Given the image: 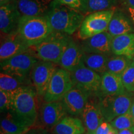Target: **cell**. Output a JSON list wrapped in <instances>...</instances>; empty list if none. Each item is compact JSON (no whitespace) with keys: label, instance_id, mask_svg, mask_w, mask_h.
Here are the masks:
<instances>
[{"label":"cell","instance_id":"cell-26","mask_svg":"<svg viewBox=\"0 0 134 134\" xmlns=\"http://www.w3.org/2000/svg\"><path fill=\"white\" fill-rule=\"evenodd\" d=\"M25 81L16 77L1 72L0 73V90L12 92L23 85H26Z\"/></svg>","mask_w":134,"mask_h":134},{"label":"cell","instance_id":"cell-32","mask_svg":"<svg viewBox=\"0 0 134 134\" xmlns=\"http://www.w3.org/2000/svg\"><path fill=\"white\" fill-rule=\"evenodd\" d=\"M118 132L112 126L110 122L104 121L98 127L93 134H118Z\"/></svg>","mask_w":134,"mask_h":134},{"label":"cell","instance_id":"cell-40","mask_svg":"<svg viewBox=\"0 0 134 134\" xmlns=\"http://www.w3.org/2000/svg\"></svg>","mask_w":134,"mask_h":134},{"label":"cell","instance_id":"cell-31","mask_svg":"<svg viewBox=\"0 0 134 134\" xmlns=\"http://www.w3.org/2000/svg\"><path fill=\"white\" fill-rule=\"evenodd\" d=\"M12 104V93L0 90V109L1 113L9 111Z\"/></svg>","mask_w":134,"mask_h":134},{"label":"cell","instance_id":"cell-37","mask_svg":"<svg viewBox=\"0 0 134 134\" xmlns=\"http://www.w3.org/2000/svg\"><path fill=\"white\" fill-rule=\"evenodd\" d=\"M13 0H0V5L3 6L4 4H6L8 3H11V1H13Z\"/></svg>","mask_w":134,"mask_h":134},{"label":"cell","instance_id":"cell-7","mask_svg":"<svg viewBox=\"0 0 134 134\" xmlns=\"http://www.w3.org/2000/svg\"><path fill=\"white\" fill-rule=\"evenodd\" d=\"M114 11L108 10L87 14L78 29V38L83 41L106 31Z\"/></svg>","mask_w":134,"mask_h":134},{"label":"cell","instance_id":"cell-23","mask_svg":"<svg viewBox=\"0 0 134 134\" xmlns=\"http://www.w3.org/2000/svg\"><path fill=\"white\" fill-rule=\"evenodd\" d=\"M30 130L31 127L21 123L9 111L1 118V134H26Z\"/></svg>","mask_w":134,"mask_h":134},{"label":"cell","instance_id":"cell-22","mask_svg":"<svg viewBox=\"0 0 134 134\" xmlns=\"http://www.w3.org/2000/svg\"><path fill=\"white\" fill-rule=\"evenodd\" d=\"M53 132L55 134H83L86 129L80 119L65 116L53 127Z\"/></svg>","mask_w":134,"mask_h":134},{"label":"cell","instance_id":"cell-21","mask_svg":"<svg viewBox=\"0 0 134 134\" xmlns=\"http://www.w3.org/2000/svg\"><path fill=\"white\" fill-rule=\"evenodd\" d=\"M111 50L114 55H123L132 59L134 56V33L113 37Z\"/></svg>","mask_w":134,"mask_h":134},{"label":"cell","instance_id":"cell-5","mask_svg":"<svg viewBox=\"0 0 134 134\" xmlns=\"http://www.w3.org/2000/svg\"><path fill=\"white\" fill-rule=\"evenodd\" d=\"M38 61L39 60L28 50L1 62V72L27 83L32 68Z\"/></svg>","mask_w":134,"mask_h":134},{"label":"cell","instance_id":"cell-18","mask_svg":"<svg viewBox=\"0 0 134 134\" xmlns=\"http://www.w3.org/2000/svg\"><path fill=\"white\" fill-rule=\"evenodd\" d=\"M22 16H44L53 0H13Z\"/></svg>","mask_w":134,"mask_h":134},{"label":"cell","instance_id":"cell-13","mask_svg":"<svg viewBox=\"0 0 134 134\" xmlns=\"http://www.w3.org/2000/svg\"><path fill=\"white\" fill-rule=\"evenodd\" d=\"M22 15L14 1L0 7V29L3 35L17 31Z\"/></svg>","mask_w":134,"mask_h":134},{"label":"cell","instance_id":"cell-39","mask_svg":"<svg viewBox=\"0 0 134 134\" xmlns=\"http://www.w3.org/2000/svg\"><path fill=\"white\" fill-rule=\"evenodd\" d=\"M132 60H133V61L134 62V56H133V58H132Z\"/></svg>","mask_w":134,"mask_h":134},{"label":"cell","instance_id":"cell-38","mask_svg":"<svg viewBox=\"0 0 134 134\" xmlns=\"http://www.w3.org/2000/svg\"><path fill=\"white\" fill-rule=\"evenodd\" d=\"M130 112H131L132 115H133V118H134V102L132 103L131 108H130Z\"/></svg>","mask_w":134,"mask_h":134},{"label":"cell","instance_id":"cell-36","mask_svg":"<svg viewBox=\"0 0 134 134\" xmlns=\"http://www.w3.org/2000/svg\"><path fill=\"white\" fill-rule=\"evenodd\" d=\"M128 11L129 13L130 19L132 21V23L134 24V8H129Z\"/></svg>","mask_w":134,"mask_h":134},{"label":"cell","instance_id":"cell-8","mask_svg":"<svg viewBox=\"0 0 134 134\" xmlns=\"http://www.w3.org/2000/svg\"><path fill=\"white\" fill-rule=\"evenodd\" d=\"M73 87L70 72L57 68L53 73L43 100L46 103L60 100Z\"/></svg>","mask_w":134,"mask_h":134},{"label":"cell","instance_id":"cell-10","mask_svg":"<svg viewBox=\"0 0 134 134\" xmlns=\"http://www.w3.org/2000/svg\"><path fill=\"white\" fill-rule=\"evenodd\" d=\"M57 68L55 63L42 60H39L34 66L31 73V78L38 96H44Z\"/></svg>","mask_w":134,"mask_h":134},{"label":"cell","instance_id":"cell-30","mask_svg":"<svg viewBox=\"0 0 134 134\" xmlns=\"http://www.w3.org/2000/svg\"><path fill=\"white\" fill-rule=\"evenodd\" d=\"M53 1L76 10L85 15L86 14L88 0H53Z\"/></svg>","mask_w":134,"mask_h":134},{"label":"cell","instance_id":"cell-19","mask_svg":"<svg viewBox=\"0 0 134 134\" xmlns=\"http://www.w3.org/2000/svg\"><path fill=\"white\" fill-rule=\"evenodd\" d=\"M121 76L105 71L101 75L100 96L120 95L126 93Z\"/></svg>","mask_w":134,"mask_h":134},{"label":"cell","instance_id":"cell-28","mask_svg":"<svg viewBox=\"0 0 134 134\" xmlns=\"http://www.w3.org/2000/svg\"><path fill=\"white\" fill-rule=\"evenodd\" d=\"M110 124L119 132L134 126V118L130 110L127 113L117 117Z\"/></svg>","mask_w":134,"mask_h":134},{"label":"cell","instance_id":"cell-20","mask_svg":"<svg viewBox=\"0 0 134 134\" xmlns=\"http://www.w3.org/2000/svg\"><path fill=\"white\" fill-rule=\"evenodd\" d=\"M132 20L120 11H114L107 31L113 37L125 34L134 33Z\"/></svg>","mask_w":134,"mask_h":134},{"label":"cell","instance_id":"cell-11","mask_svg":"<svg viewBox=\"0 0 134 134\" xmlns=\"http://www.w3.org/2000/svg\"><path fill=\"white\" fill-rule=\"evenodd\" d=\"M29 48L18 31L3 35L0 47V61L1 62L15 55L28 51Z\"/></svg>","mask_w":134,"mask_h":134},{"label":"cell","instance_id":"cell-4","mask_svg":"<svg viewBox=\"0 0 134 134\" xmlns=\"http://www.w3.org/2000/svg\"><path fill=\"white\" fill-rule=\"evenodd\" d=\"M18 31L29 47L41 42L53 32L45 16H22Z\"/></svg>","mask_w":134,"mask_h":134},{"label":"cell","instance_id":"cell-33","mask_svg":"<svg viewBox=\"0 0 134 134\" xmlns=\"http://www.w3.org/2000/svg\"><path fill=\"white\" fill-rule=\"evenodd\" d=\"M122 5L129 8H134V0H120Z\"/></svg>","mask_w":134,"mask_h":134},{"label":"cell","instance_id":"cell-34","mask_svg":"<svg viewBox=\"0 0 134 134\" xmlns=\"http://www.w3.org/2000/svg\"><path fill=\"white\" fill-rule=\"evenodd\" d=\"M26 134H49L44 130H30Z\"/></svg>","mask_w":134,"mask_h":134},{"label":"cell","instance_id":"cell-17","mask_svg":"<svg viewBox=\"0 0 134 134\" xmlns=\"http://www.w3.org/2000/svg\"><path fill=\"white\" fill-rule=\"evenodd\" d=\"M80 115L88 134H93L104 120L99 102L97 103L94 100L90 99H89Z\"/></svg>","mask_w":134,"mask_h":134},{"label":"cell","instance_id":"cell-29","mask_svg":"<svg viewBox=\"0 0 134 134\" xmlns=\"http://www.w3.org/2000/svg\"><path fill=\"white\" fill-rule=\"evenodd\" d=\"M122 83L128 92H134V62L132 60L121 76Z\"/></svg>","mask_w":134,"mask_h":134},{"label":"cell","instance_id":"cell-27","mask_svg":"<svg viewBox=\"0 0 134 134\" xmlns=\"http://www.w3.org/2000/svg\"><path fill=\"white\" fill-rule=\"evenodd\" d=\"M116 0H88L86 15L98 11L114 9Z\"/></svg>","mask_w":134,"mask_h":134},{"label":"cell","instance_id":"cell-35","mask_svg":"<svg viewBox=\"0 0 134 134\" xmlns=\"http://www.w3.org/2000/svg\"><path fill=\"white\" fill-rule=\"evenodd\" d=\"M118 134H134V126L127 129L119 131Z\"/></svg>","mask_w":134,"mask_h":134},{"label":"cell","instance_id":"cell-2","mask_svg":"<svg viewBox=\"0 0 134 134\" xmlns=\"http://www.w3.org/2000/svg\"><path fill=\"white\" fill-rule=\"evenodd\" d=\"M45 16L53 31L69 36L79 29L85 18L83 13L54 1Z\"/></svg>","mask_w":134,"mask_h":134},{"label":"cell","instance_id":"cell-24","mask_svg":"<svg viewBox=\"0 0 134 134\" xmlns=\"http://www.w3.org/2000/svg\"><path fill=\"white\" fill-rule=\"evenodd\" d=\"M109 55L102 53H85L83 62L85 66L102 75L107 71V63Z\"/></svg>","mask_w":134,"mask_h":134},{"label":"cell","instance_id":"cell-9","mask_svg":"<svg viewBox=\"0 0 134 134\" xmlns=\"http://www.w3.org/2000/svg\"><path fill=\"white\" fill-rule=\"evenodd\" d=\"M73 86L81 88L91 94L99 96L101 75L82 64L75 71L70 72Z\"/></svg>","mask_w":134,"mask_h":134},{"label":"cell","instance_id":"cell-16","mask_svg":"<svg viewBox=\"0 0 134 134\" xmlns=\"http://www.w3.org/2000/svg\"><path fill=\"white\" fill-rule=\"evenodd\" d=\"M85 52L80 44H78L73 38L62 57L58 65L60 68L72 72L83 64V59Z\"/></svg>","mask_w":134,"mask_h":134},{"label":"cell","instance_id":"cell-6","mask_svg":"<svg viewBox=\"0 0 134 134\" xmlns=\"http://www.w3.org/2000/svg\"><path fill=\"white\" fill-rule=\"evenodd\" d=\"M132 103L131 97L127 93L120 95L100 96L99 99L104 119L108 122L129 111Z\"/></svg>","mask_w":134,"mask_h":134},{"label":"cell","instance_id":"cell-25","mask_svg":"<svg viewBox=\"0 0 134 134\" xmlns=\"http://www.w3.org/2000/svg\"><path fill=\"white\" fill-rule=\"evenodd\" d=\"M132 59L123 55H115L109 57L107 63V71L122 76L125 70L131 64Z\"/></svg>","mask_w":134,"mask_h":134},{"label":"cell","instance_id":"cell-15","mask_svg":"<svg viewBox=\"0 0 134 134\" xmlns=\"http://www.w3.org/2000/svg\"><path fill=\"white\" fill-rule=\"evenodd\" d=\"M66 112L61 100L45 103L40 109V117L43 125L54 127L66 116Z\"/></svg>","mask_w":134,"mask_h":134},{"label":"cell","instance_id":"cell-12","mask_svg":"<svg viewBox=\"0 0 134 134\" xmlns=\"http://www.w3.org/2000/svg\"><path fill=\"white\" fill-rule=\"evenodd\" d=\"M91 95L83 89L73 86L61 100L66 113L76 116L81 114Z\"/></svg>","mask_w":134,"mask_h":134},{"label":"cell","instance_id":"cell-3","mask_svg":"<svg viewBox=\"0 0 134 134\" xmlns=\"http://www.w3.org/2000/svg\"><path fill=\"white\" fill-rule=\"evenodd\" d=\"M71 38L66 34L53 31L41 42L30 47L29 51L39 60L57 65Z\"/></svg>","mask_w":134,"mask_h":134},{"label":"cell","instance_id":"cell-14","mask_svg":"<svg viewBox=\"0 0 134 134\" xmlns=\"http://www.w3.org/2000/svg\"><path fill=\"white\" fill-rule=\"evenodd\" d=\"M113 38V37L106 31L83 40L80 46L85 53L109 55L112 53L111 44Z\"/></svg>","mask_w":134,"mask_h":134},{"label":"cell","instance_id":"cell-1","mask_svg":"<svg viewBox=\"0 0 134 134\" xmlns=\"http://www.w3.org/2000/svg\"><path fill=\"white\" fill-rule=\"evenodd\" d=\"M11 93L12 104L9 112L21 123L31 128L37 118L36 90L31 86L23 85Z\"/></svg>","mask_w":134,"mask_h":134}]
</instances>
